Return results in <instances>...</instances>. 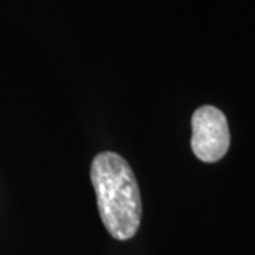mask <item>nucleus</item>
Returning a JSON list of instances; mask_svg holds the SVG:
<instances>
[{
    "label": "nucleus",
    "mask_w": 255,
    "mask_h": 255,
    "mask_svg": "<svg viewBox=\"0 0 255 255\" xmlns=\"http://www.w3.org/2000/svg\"><path fill=\"white\" fill-rule=\"evenodd\" d=\"M91 182L107 231L119 241L133 237L140 226L142 200L129 163L115 152H102L92 160Z\"/></svg>",
    "instance_id": "obj_1"
},
{
    "label": "nucleus",
    "mask_w": 255,
    "mask_h": 255,
    "mask_svg": "<svg viewBox=\"0 0 255 255\" xmlns=\"http://www.w3.org/2000/svg\"><path fill=\"white\" fill-rule=\"evenodd\" d=\"M191 150L201 162L214 163L227 153L230 129L226 115L216 107L204 105L191 118Z\"/></svg>",
    "instance_id": "obj_2"
}]
</instances>
